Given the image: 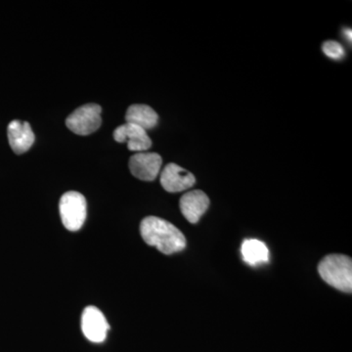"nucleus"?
<instances>
[{"instance_id": "14", "label": "nucleus", "mask_w": 352, "mask_h": 352, "mask_svg": "<svg viewBox=\"0 0 352 352\" xmlns=\"http://www.w3.org/2000/svg\"><path fill=\"white\" fill-rule=\"evenodd\" d=\"M344 34H346V38H349V41H351V30H346Z\"/></svg>"}, {"instance_id": "6", "label": "nucleus", "mask_w": 352, "mask_h": 352, "mask_svg": "<svg viewBox=\"0 0 352 352\" xmlns=\"http://www.w3.org/2000/svg\"><path fill=\"white\" fill-rule=\"evenodd\" d=\"M82 330L88 340L99 344L107 338L110 325L98 308L88 307L82 312Z\"/></svg>"}, {"instance_id": "11", "label": "nucleus", "mask_w": 352, "mask_h": 352, "mask_svg": "<svg viewBox=\"0 0 352 352\" xmlns=\"http://www.w3.org/2000/svg\"><path fill=\"white\" fill-rule=\"evenodd\" d=\"M126 120L129 124H135L147 131L157 126L159 122V116L150 106L144 104H134L127 109Z\"/></svg>"}, {"instance_id": "9", "label": "nucleus", "mask_w": 352, "mask_h": 352, "mask_svg": "<svg viewBox=\"0 0 352 352\" xmlns=\"http://www.w3.org/2000/svg\"><path fill=\"white\" fill-rule=\"evenodd\" d=\"M208 206L210 199L207 194L201 190L187 192L180 199V210L190 223H197L201 215L207 212Z\"/></svg>"}, {"instance_id": "4", "label": "nucleus", "mask_w": 352, "mask_h": 352, "mask_svg": "<svg viewBox=\"0 0 352 352\" xmlns=\"http://www.w3.org/2000/svg\"><path fill=\"white\" fill-rule=\"evenodd\" d=\"M102 109L97 104L80 106L67 118L66 126L78 135H88L100 127Z\"/></svg>"}, {"instance_id": "13", "label": "nucleus", "mask_w": 352, "mask_h": 352, "mask_svg": "<svg viewBox=\"0 0 352 352\" xmlns=\"http://www.w3.org/2000/svg\"><path fill=\"white\" fill-rule=\"evenodd\" d=\"M322 50L326 56L333 60H342L346 55V51L342 44L335 41H325L322 45Z\"/></svg>"}, {"instance_id": "2", "label": "nucleus", "mask_w": 352, "mask_h": 352, "mask_svg": "<svg viewBox=\"0 0 352 352\" xmlns=\"http://www.w3.org/2000/svg\"><path fill=\"white\" fill-rule=\"evenodd\" d=\"M322 279L333 288L351 293L352 261L344 254H329L318 265Z\"/></svg>"}, {"instance_id": "10", "label": "nucleus", "mask_w": 352, "mask_h": 352, "mask_svg": "<svg viewBox=\"0 0 352 352\" xmlns=\"http://www.w3.org/2000/svg\"><path fill=\"white\" fill-rule=\"evenodd\" d=\"M9 144L15 154L21 155L29 151L34 142V133L28 122L14 120L7 129Z\"/></svg>"}, {"instance_id": "7", "label": "nucleus", "mask_w": 352, "mask_h": 352, "mask_svg": "<svg viewBox=\"0 0 352 352\" xmlns=\"http://www.w3.org/2000/svg\"><path fill=\"white\" fill-rule=\"evenodd\" d=\"M113 139L119 143L127 142V148L133 152H145L152 146V140L147 131L129 122L115 129Z\"/></svg>"}, {"instance_id": "8", "label": "nucleus", "mask_w": 352, "mask_h": 352, "mask_svg": "<svg viewBox=\"0 0 352 352\" xmlns=\"http://www.w3.org/2000/svg\"><path fill=\"white\" fill-rule=\"evenodd\" d=\"M195 182V176L176 164H168L161 173L162 186L170 193L192 188Z\"/></svg>"}, {"instance_id": "12", "label": "nucleus", "mask_w": 352, "mask_h": 352, "mask_svg": "<svg viewBox=\"0 0 352 352\" xmlns=\"http://www.w3.org/2000/svg\"><path fill=\"white\" fill-rule=\"evenodd\" d=\"M241 252L245 263L252 266L268 263L270 261V251L267 245L259 240H245L241 248Z\"/></svg>"}, {"instance_id": "3", "label": "nucleus", "mask_w": 352, "mask_h": 352, "mask_svg": "<svg viewBox=\"0 0 352 352\" xmlns=\"http://www.w3.org/2000/svg\"><path fill=\"white\" fill-rule=\"evenodd\" d=\"M59 210L63 226L69 231L75 232L82 228L87 214V200L82 194L76 191L65 193L60 200Z\"/></svg>"}, {"instance_id": "1", "label": "nucleus", "mask_w": 352, "mask_h": 352, "mask_svg": "<svg viewBox=\"0 0 352 352\" xmlns=\"http://www.w3.org/2000/svg\"><path fill=\"white\" fill-rule=\"evenodd\" d=\"M140 233L146 244L156 247L164 254L182 252L186 247V239L182 231L160 217H145L140 224Z\"/></svg>"}, {"instance_id": "5", "label": "nucleus", "mask_w": 352, "mask_h": 352, "mask_svg": "<svg viewBox=\"0 0 352 352\" xmlns=\"http://www.w3.org/2000/svg\"><path fill=\"white\" fill-rule=\"evenodd\" d=\"M162 163L163 160L157 153L140 152L129 160V170L138 179L153 182L159 175Z\"/></svg>"}]
</instances>
